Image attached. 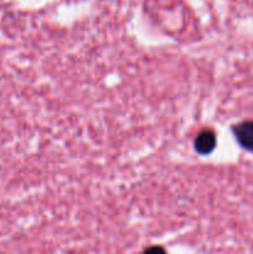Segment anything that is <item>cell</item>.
<instances>
[{
    "mask_svg": "<svg viewBox=\"0 0 253 254\" xmlns=\"http://www.w3.org/2000/svg\"><path fill=\"white\" fill-rule=\"evenodd\" d=\"M233 134L243 149L253 153V121H245L233 128Z\"/></svg>",
    "mask_w": 253,
    "mask_h": 254,
    "instance_id": "1",
    "label": "cell"
},
{
    "mask_svg": "<svg viewBox=\"0 0 253 254\" xmlns=\"http://www.w3.org/2000/svg\"><path fill=\"white\" fill-rule=\"evenodd\" d=\"M195 150L201 155L212 153L216 146V135L212 130H203L195 139Z\"/></svg>",
    "mask_w": 253,
    "mask_h": 254,
    "instance_id": "2",
    "label": "cell"
}]
</instances>
